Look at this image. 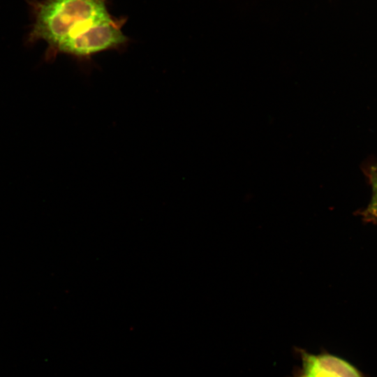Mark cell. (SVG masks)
I'll use <instances>...</instances> for the list:
<instances>
[{"label": "cell", "mask_w": 377, "mask_h": 377, "mask_svg": "<svg viewBox=\"0 0 377 377\" xmlns=\"http://www.w3.org/2000/svg\"><path fill=\"white\" fill-rule=\"evenodd\" d=\"M30 37L43 39L54 50L86 23L110 16L108 0H32Z\"/></svg>", "instance_id": "cell-1"}, {"label": "cell", "mask_w": 377, "mask_h": 377, "mask_svg": "<svg viewBox=\"0 0 377 377\" xmlns=\"http://www.w3.org/2000/svg\"><path fill=\"white\" fill-rule=\"evenodd\" d=\"M126 21V17L110 15L89 22L72 34L58 51L89 58L101 52L122 48L128 41L121 30Z\"/></svg>", "instance_id": "cell-2"}, {"label": "cell", "mask_w": 377, "mask_h": 377, "mask_svg": "<svg viewBox=\"0 0 377 377\" xmlns=\"http://www.w3.org/2000/svg\"><path fill=\"white\" fill-rule=\"evenodd\" d=\"M301 360L291 377H366L355 366L337 355L323 351L311 353L296 348Z\"/></svg>", "instance_id": "cell-3"}, {"label": "cell", "mask_w": 377, "mask_h": 377, "mask_svg": "<svg viewBox=\"0 0 377 377\" xmlns=\"http://www.w3.org/2000/svg\"><path fill=\"white\" fill-rule=\"evenodd\" d=\"M369 175L372 186V197L361 214L365 221H377V165L370 169Z\"/></svg>", "instance_id": "cell-4"}]
</instances>
